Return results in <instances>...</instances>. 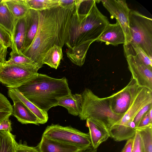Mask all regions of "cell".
I'll list each match as a JSON object with an SVG mask.
<instances>
[{"mask_svg": "<svg viewBox=\"0 0 152 152\" xmlns=\"http://www.w3.org/2000/svg\"><path fill=\"white\" fill-rule=\"evenodd\" d=\"M110 23L108 18L97 8L87 3L75 0L65 43L66 54L71 62L79 66L84 64L90 45L96 41Z\"/></svg>", "mask_w": 152, "mask_h": 152, "instance_id": "obj_1", "label": "cell"}, {"mask_svg": "<svg viewBox=\"0 0 152 152\" xmlns=\"http://www.w3.org/2000/svg\"><path fill=\"white\" fill-rule=\"evenodd\" d=\"M74 9L58 6L39 11V25L36 36L30 46L22 53L33 61L39 69L43 66L42 59L49 49L55 45L62 48L65 44Z\"/></svg>", "mask_w": 152, "mask_h": 152, "instance_id": "obj_2", "label": "cell"}, {"mask_svg": "<svg viewBox=\"0 0 152 152\" xmlns=\"http://www.w3.org/2000/svg\"><path fill=\"white\" fill-rule=\"evenodd\" d=\"M18 89L27 99L47 113L57 106L61 98L72 94L66 77L55 78L39 73Z\"/></svg>", "mask_w": 152, "mask_h": 152, "instance_id": "obj_3", "label": "cell"}, {"mask_svg": "<svg viewBox=\"0 0 152 152\" xmlns=\"http://www.w3.org/2000/svg\"><path fill=\"white\" fill-rule=\"evenodd\" d=\"M81 94L82 102L80 113L78 116L81 120H85L89 118L98 120L109 130L124 116L113 112L108 97L99 98L88 88H85Z\"/></svg>", "mask_w": 152, "mask_h": 152, "instance_id": "obj_4", "label": "cell"}, {"mask_svg": "<svg viewBox=\"0 0 152 152\" xmlns=\"http://www.w3.org/2000/svg\"><path fill=\"white\" fill-rule=\"evenodd\" d=\"M129 19V42L139 45L152 60V19L133 10Z\"/></svg>", "mask_w": 152, "mask_h": 152, "instance_id": "obj_5", "label": "cell"}, {"mask_svg": "<svg viewBox=\"0 0 152 152\" xmlns=\"http://www.w3.org/2000/svg\"><path fill=\"white\" fill-rule=\"evenodd\" d=\"M38 70L34 66L0 64V82L8 88H18L37 75Z\"/></svg>", "mask_w": 152, "mask_h": 152, "instance_id": "obj_6", "label": "cell"}, {"mask_svg": "<svg viewBox=\"0 0 152 152\" xmlns=\"http://www.w3.org/2000/svg\"><path fill=\"white\" fill-rule=\"evenodd\" d=\"M42 136L85 148L91 146L89 133L82 132L71 126H63L52 124L46 127Z\"/></svg>", "mask_w": 152, "mask_h": 152, "instance_id": "obj_7", "label": "cell"}, {"mask_svg": "<svg viewBox=\"0 0 152 152\" xmlns=\"http://www.w3.org/2000/svg\"><path fill=\"white\" fill-rule=\"evenodd\" d=\"M141 87L132 77L124 88L108 96L110 107L113 112L124 115L132 105Z\"/></svg>", "mask_w": 152, "mask_h": 152, "instance_id": "obj_8", "label": "cell"}, {"mask_svg": "<svg viewBox=\"0 0 152 152\" xmlns=\"http://www.w3.org/2000/svg\"><path fill=\"white\" fill-rule=\"evenodd\" d=\"M152 103V91L141 87L132 105L121 119L115 124L124 131L130 129L133 124V119L137 113L146 105Z\"/></svg>", "mask_w": 152, "mask_h": 152, "instance_id": "obj_9", "label": "cell"}, {"mask_svg": "<svg viewBox=\"0 0 152 152\" xmlns=\"http://www.w3.org/2000/svg\"><path fill=\"white\" fill-rule=\"evenodd\" d=\"M104 7L110 13L111 18H114L120 24L124 32L126 44L130 41V36L129 23L130 9L125 0H101Z\"/></svg>", "mask_w": 152, "mask_h": 152, "instance_id": "obj_10", "label": "cell"}, {"mask_svg": "<svg viewBox=\"0 0 152 152\" xmlns=\"http://www.w3.org/2000/svg\"><path fill=\"white\" fill-rule=\"evenodd\" d=\"M126 58L132 78L135 80L140 87L152 91V68L135 57L129 56Z\"/></svg>", "mask_w": 152, "mask_h": 152, "instance_id": "obj_11", "label": "cell"}, {"mask_svg": "<svg viewBox=\"0 0 152 152\" xmlns=\"http://www.w3.org/2000/svg\"><path fill=\"white\" fill-rule=\"evenodd\" d=\"M86 126L89 129L91 146L94 149H97L110 137L109 130L104 124L98 120L88 118L86 120Z\"/></svg>", "mask_w": 152, "mask_h": 152, "instance_id": "obj_12", "label": "cell"}, {"mask_svg": "<svg viewBox=\"0 0 152 152\" xmlns=\"http://www.w3.org/2000/svg\"><path fill=\"white\" fill-rule=\"evenodd\" d=\"M38 148L40 152H79L87 148L68 144L42 136Z\"/></svg>", "mask_w": 152, "mask_h": 152, "instance_id": "obj_13", "label": "cell"}, {"mask_svg": "<svg viewBox=\"0 0 152 152\" xmlns=\"http://www.w3.org/2000/svg\"><path fill=\"white\" fill-rule=\"evenodd\" d=\"M124 32L119 23H110L106 27L98 39V42H104L107 45L117 46L125 42Z\"/></svg>", "mask_w": 152, "mask_h": 152, "instance_id": "obj_14", "label": "cell"}, {"mask_svg": "<svg viewBox=\"0 0 152 152\" xmlns=\"http://www.w3.org/2000/svg\"><path fill=\"white\" fill-rule=\"evenodd\" d=\"M39 16V11L31 9L26 16V37L22 52L30 46L34 39L38 28Z\"/></svg>", "mask_w": 152, "mask_h": 152, "instance_id": "obj_15", "label": "cell"}, {"mask_svg": "<svg viewBox=\"0 0 152 152\" xmlns=\"http://www.w3.org/2000/svg\"><path fill=\"white\" fill-rule=\"evenodd\" d=\"M7 94L12 101L19 100L23 102L38 118L40 124H45L47 122L48 119V113L39 108L27 99L18 88H8Z\"/></svg>", "mask_w": 152, "mask_h": 152, "instance_id": "obj_16", "label": "cell"}, {"mask_svg": "<svg viewBox=\"0 0 152 152\" xmlns=\"http://www.w3.org/2000/svg\"><path fill=\"white\" fill-rule=\"evenodd\" d=\"M13 101L12 115L18 121L23 124H40L38 118L23 102L19 100Z\"/></svg>", "mask_w": 152, "mask_h": 152, "instance_id": "obj_17", "label": "cell"}, {"mask_svg": "<svg viewBox=\"0 0 152 152\" xmlns=\"http://www.w3.org/2000/svg\"><path fill=\"white\" fill-rule=\"evenodd\" d=\"M25 17L16 20L12 36V50L18 53L22 52L25 42L26 33Z\"/></svg>", "mask_w": 152, "mask_h": 152, "instance_id": "obj_18", "label": "cell"}, {"mask_svg": "<svg viewBox=\"0 0 152 152\" xmlns=\"http://www.w3.org/2000/svg\"><path fill=\"white\" fill-rule=\"evenodd\" d=\"M82 102L81 94H75L68 95L61 98L57 106L65 108L68 113L74 116H79L80 114Z\"/></svg>", "mask_w": 152, "mask_h": 152, "instance_id": "obj_19", "label": "cell"}, {"mask_svg": "<svg viewBox=\"0 0 152 152\" xmlns=\"http://www.w3.org/2000/svg\"><path fill=\"white\" fill-rule=\"evenodd\" d=\"M124 54L126 57L129 56L135 57L147 66L152 68V60L138 45L129 42L124 44Z\"/></svg>", "mask_w": 152, "mask_h": 152, "instance_id": "obj_20", "label": "cell"}, {"mask_svg": "<svg viewBox=\"0 0 152 152\" xmlns=\"http://www.w3.org/2000/svg\"><path fill=\"white\" fill-rule=\"evenodd\" d=\"M16 20L3 0H0V25L12 36Z\"/></svg>", "mask_w": 152, "mask_h": 152, "instance_id": "obj_21", "label": "cell"}, {"mask_svg": "<svg viewBox=\"0 0 152 152\" xmlns=\"http://www.w3.org/2000/svg\"><path fill=\"white\" fill-rule=\"evenodd\" d=\"M63 56L62 48L55 45L45 53L42 60V64L57 69L60 64Z\"/></svg>", "mask_w": 152, "mask_h": 152, "instance_id": "obj_22", "label": "cell"}, {"mask_svg": "<svg viewBox=\"0 0 152 152\" xmlns=\"http://www.w3.org/2000/svg\"><path fill=\"white\" fill-rule=\"evenodd\" d=\"M15 20L25 17L30 9L26 0H3Z\"/></svg>", "mask_w": 152, "mask_h": 152, "instance_id": "obj_23", "label": "cell"}, {"mask_svg": "<svg viewBox=\"0 0 152 152\" xmlns=\"http://www.w3.org/2000/svg\"><path fill=\"white\" fill-rule=\"evenodd\" d=\"M17 143L15 135L0 130V152H15Z\"/></svg>", "mask_w": 152, "mask_h": 152, "instance_id": "obj_24", "label": "cell"}, {"mask_svg": "<svg viewBox=\"0 0 152 152\" xmlns=\"http://www.w3.org/2000/svg\"><path fill=\"white\" fill-rule=\"evenodd\" d=\"M10 55V57L8 60L6 61L4 64L32 66L37 67L38 68L37 65L33 61L22 53H18L16 51L12 50Z\"/></svg>", "mask_w": 152, "mask_h": 152, "instance_id": "obj_25", "label": "cell"}, {"mask_svg": "<svg viewBox=\"0 0 152 152\" xmlns=\"http://www.w3.org/2000/svg\"><path fill=\"white\" fill-rule=\"evenodd\" d=\"M30 9L38 11L50 9L59 6L58 0H26Z\"/></svg>", "mask_w": 152, "mask_h": 152, "instance_id": "obj_26", "label": "cell"}, {"mask_svg": "<svg viewBox=\"0 0 152 152\" xmlns=\"http://www.w3.org/2000/svg\"><path fill=\"white\" fill-rule=\"evenodd\" d=\"M136 130L141 136L144 152H152V125Z\"/></svg>", "mask_w": 152, "mask_h": 152, "instance_id": "obj_27", "label": "cell"}, {"mask_svg": "<svg viewBox=\"0 0 152 152\" xmlns=\"http://www.w3.org/2000/svg\"><path fill=\"white\" fill-rule=\"evenodd\" d=\"M12 106L6 97L0 93V123L12 115Z\"/></svg>", "mask_w": 152, "mask_h": 152, "instance_id": "obj_28", "label": "cell"}, {"mask_svg": "<svg viewBox=\"0 0 152 152\" xmlns=\"http://www.w3.org/2000/svg\"><path fill=\"white\" fill-rule=\"evenodd\" d=\"M0 42L6 48H11L12 44L11 35L0 25Z\"/></svg>", "mask_w": 152, "mask_h": 152, "instance_id": "obj_29", "label": "cell"}, {"mask_svg": "<svg viewBox=\"0 0 152 152\" xmlns=\"http://www.w3.org/2000/svg\"><path fill=\"white\" fill-rule=\"evenodd\" d=\"M133 137L134 141L132 152H144L143 143L141 136L136 130L135 134Z\"/></svg>", "mask_w": 152, "mask_h": 152, "instance_id": "obj_30", "label": "cell"}, {"mask_svg": "<svg viewBox=\"0 0 152 152\" xmlns=\"http://www.w3.org/2000/svg\"><path fill=\"white\" fill-rule=\"evenodd\" d=\"M15 152H40L36 147L29 146L27 145L26 141L22 143L20 140L18 143Z\"/></svg>", "mask_w": 152, "mask_h": 152, "instance_id": "obj_31", "label": "cell"}, {"mask_svg": "<svg viewBox=\"0 0 152 152\" xmlns=\"http://www.w3.org/2000/svg\"><path fill=\"white\" fill-rule=\"evenodd\" d=\"M151 108L152 103H150L143 107L136 114L133 120L136 126V129L144 115Z\"/></svg>", "mask_w": 152, "mask_h": 152, "instance_id": "obj_32", "label": "cell"}, {"mask_svg": "<svg viewBox=\"0 0 152 152\" xmlns=\"http://www.w3.org/2000/svg\"><path fill=\"white\" fill-rule=\"evenodd\" d=\"M150 110L147 112L142 118L136 129L152 125V120L150 119L149 117Z\"/></svg>", "mask_w": 152, "mask_h": 152, "instance_id": "obj_33", "label": "cell"}, {"mask_svg": "<svg viewBox=\"0 0 152 152\" xmlns=\"http://www.w3.org/2000/svg\"><path fill=\"white\" fill-rule=\"evenodd\" d=\"M75 0H58L59 6L66 9H74Z\"/></svg>", "mask_w": 152, "mask_h": 152, "instance_id": "obj_34", "label": "cell"}, {"mask_svg": "<svg viewBox=\"0 0 152 152\" xmlns=\"http://www.w3.org/2000/svg\"><path fill=\"white\" fill-rule=\"evenodd\" d=\"M11 122L9 118L0 123V130L11 132L12 130Z\"/></svg>", "mask_w": 152, "mask_h": 152, "instance_id": "obj_35", "label": "cell"}, {"mask_svg": "<svg viewBox=\"0 0 152 152\" xmlns=\"http://www.w3.org/2000/svg\"><path fill=\"white\" fill-rule=\"evenodd\" d=\"M7 48L0 42V64H4L6 61Z\"/></svg>", "mask_w": 152, "mask_h": 152, "instance_id": "obj_36", "label": "cell"}, {"mask_svg": "<svg viewBox=\"0 0 152 152\" xmlns=\"http://www.w3.org/2000/svg\"><path fill=\"white\" fill-rule=\"evenodd\" d=\"M133 141V137L127 140L121 152H132Z\"/></svg>", "mask_w": 152, "mask_h": 152, "instance_id": "obj_37", "label": "cell"}, {"mask_svg": "<svg viewBox=\"0 0 152 152\" xmlns=\"http://www.w3.org/2000/svg\"><path fill=\"white\" fill-rule=\"evenodd\" d=\"M79 152H97V150L94 149L91 146Z\"/></svg>", "mask_w": 152, "mask_h": 152, "instance_id": "obj_38", "label": "cell"}]
</instances>
